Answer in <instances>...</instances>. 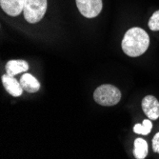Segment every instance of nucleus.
Instances as JSON below:
<instances>
[{
    "instance_id": "f257e3e1",
    "label": "nucleus",
    "mask_w": 159,
    "mask_h": 159,
    "mask_svg": "<svg viewBox=\"0 0 159 159\" xmlns=\"http://www.w3.org/2000/svg\"><path fill=\"white\" fill-rule=\"evenodd\" d=\"M121 46L123 52L127 55L131 57L140 56L150 46L149 34L141 28H132L126 32Z\"/></svg>"
},
{
    "instance_id": "f03ea898",
    "label": "nucleus",
    "mask_w": 159,
    "mask_h": 159,
    "mask_svg": "<svg viewBox=\"0 0 159 159\" xmlns=\"http://www.w3.org/2000/svg\"><path fill=\"white\" fill-rule=\"evenodd\" d=\"M93 98L97 104L105 107H111L116 105L120 101L121 93L115 86L104 84L98 87L94 91Z\"/></svg>"
},
{
    "instance_id": "7ed1b4c3",
    "label": "nucleus",
    "mask_w": 159,
    "mask_h": 159,
    "mask_svg": "<svg viewBox=\"0 0 159 159\" xmlns=\"http://www.w3.org/2000/svg\"><path fill=\"white\" fill-rule=\"evenodd\" d=\"M47 0H25L23 13L29 23H37L44 17L47 11Z\"/></svg>"
},
{
    "instance_id": "20e7f679",
    "label": "nucleus",
    "mask_w": 159,
    "mask_h": 159,
    "mask_svg": "<svg viewBox=\"0 0 159 159\" xmlns=\"http://www.w3.org/2000/svg\"><path fill=\"white\" fill-rule=\"evenodd\" d=\"M78 11L87 18L96 17L102 11V0H75Z\"/></svg>"
},
{
    "instance_id": "39448f33",
    "label": "nucleus",
    "mask_w": 159,
    "mask_h": 159,
    "mask_svg": "<svg viewBox=\"0 0 159 159\" xmlns=\"http://www.w3.org/2000/svg\"><path fill=\"white\" fill-rule=\"evenodd\" d=\"M142 109L145 114L152 120H156L159 117V102L152 95H147L142 100Z\"/></svg>"
},
{
    "instance_id": "423d86ee",
    "label": "nucleus",
    "mask_w": 159,
    "mask_h": 159,
    "mask_svg": "<svg viewBox=\"0 0 159 159\" xmlns=\"http://www.w3.org/2000/svg\"><path fill=\"white\" fill-rule=\"evenodd\" d=\"M2 83L6 91L14 97H18L22 95L23 88L20 84V81H17L16 78L8 74L2 75Z\"/></svg>"
},
{
    "instance_id": "0eeeda50",
    "label": "nucleus",
    "mask_w": 159,
    "mask_h": 159,
    "mask_svg": "<svg viewBox=\"0 0 159 159\" xmlns=\"http://www.w3.org/2000/svg\"><path fill=\"white\" fill-rule=\"evenodd\" d=\"M25 0H0L2 10L11 16H17L23 11Z\"/></svg>"
},
{
    "instance_id": "6e6552de",
    "label": "nucleus",
    "mask_w": 159,
    "mask_h": 159,
    "mask_svg": "<svg viewBox=\"0 0 159 159\" xmlns=\"http://www.w3.org/2000/svg\"><path fill=\"white\" fill-rule=\"evenodd\" d=\"M6 74L14 76L21 73H26L29 70V64L25 60H10L6 64Z\"/></svg>"
},
{
    "instance_id": "1a4fd4ad",
    "label": "nucleus",
    "mask_w": 159,
    "mask_h": 159,
    "mask_svg": "<svg viewBox=\"0 0 159 159\" xmlns=\"http://www.w3.org/2000/svg\"><path fill=\"white\" fill-rule=\"evenodd\" d=\"M20 84L24 91L31 93H36L40 89L39 81L31 74H23L20 78Z\"/></svg>"
},
{
    "instance_id": "9d476101",
    "label": "nucleus",
    "mask_w": 159,
    "mask_h": 159,
    "mask_svg": "<svg viewBox=\"0 0 159 159\" xmlns=\"http://www.w3.org/2000/svg\"><path fill=\"white\" fill-rule=\"evenodd\" d=\"M149 149H148V143L142 139V138H136L134 141V155L137 159H144L148 154Z\"/></svg>"
},
{
    "instance_id": "9b49d317",
    "label": "nucleus",
    "mask_w": 159,
    "mask_h": 159,
    "mask_svg": "<svg viewBox=\"0 0 159 159\" xmlns=\"http://www.w3.org/2000/svg\"><path fill=\"white\" fill-rule=\"evenodd\" d=\"M152 129V124L151 120L145 119L143 121L142 124H136L134 127V132L138 134H143V135H147L151 133Z\"/></svg>"
},
{
    "instance_id": "f8f14e48",
    "label": "nucleus",
    "mask_w": 159,
    "mask_h": 159,
    "mask_svg": "<svg viewBox=\"0 0 159 159\" xmlns=\"http://www.w3.org/2000/svg\"><path fill=\"white\" fill-rule=\"evenodd\" d=\"M148 26L153 32L159 31V11H156L155 12H153V14L149 20Z\"/></svg>"
},
{
    "instance_id": "ddd939ff",
    "label": "nucleus",
    "mask_w": 159,
    "mask_h": 159,
    "mask_svg": "<svg viewBox=\"0 0 159 159\" xmlns=\"http://www.w3.org/2000/svg\"><path fill=\"white\" fill-rule=\"evenodd\" d=\"M152 149L154 152L159 153V133H157L152 139Z\"/></svg>"
}]
</instances>
